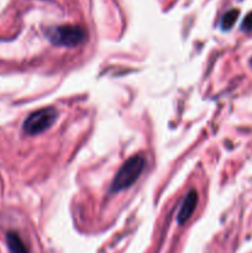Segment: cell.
Listing matches in <instances>:
<instances>
[{
  "mask_svg": "<svg viewBox=\"0 0 252 253\" xmlns=\"http://www.w3.org/2000/svg\"><path fill=\"white\" fill-rule=\"evenodd\" d=\"M145 166H146V159L144 156L136 154V156L130 157L118 170L117 175L111 182V193H119L124 189L130 188L144 172Z\"/></svg>",
  "mask_w": 252,
  "mask_h": 253,
  "instance_id": "6da1fadb",
  "label": "cell"
},
{
  "mask_svg": "<svg viewBox=\"0 0 252 253\" xmlns=\"http://www.w3.org/2000/svg\"><path fill=\"white\" fill-rule=\"evenodd\" d=\"M49 38L56 46L77 47L87 38V31L78 25H62L49 31Z\"/></svg>",
  "mask_w": 252,
  "mask_h": 253,
  "instance_id": "7a4b0ae2",
  "label": "cell"
},
{
  "mask_svg": "<svg viewBox=\"0 0 252 253\" xmlns=\"http://www.w3.org/2000/svg\"><path fill=\"white\" fill-rule=\"evenodd\" d=\"M57 120V110L54 108H42L27 116L22 129L27 135L35 136L49 130Z\"/></svg>",
  "mask_w": 252,
  "mask_h": 253,
  "instance_id": "3957f363",
  "label": "cell"
},
{
  "mask_svg": "<svg viewBox=\"0 0 252 253\" xmlns=\"http://www.w3.org/2000/svg\"><path fill=\"white\" fill-rule=\"evenodd\" d=\"M197 204H198V193L195 190H190L185 195L183 202H182L181 210H179L178 216H177V221H178L179 225L185 224L192 218L195 207H197Z\"/></svg>",
  "mask_w": 252,
  "mask_h": 253,
  "instance_id": "277c9868",
  "label": "cell"
},
{
  "mask_svg": "<svg viewBox=\"0 0 252 253\" xmlns=\"http://www.w3.org/2000/svg\"><path fill=\"white\" fill-rule=\"evenodd\" d=\"M6 243H8V247L11 253H29V250L22 242L21 237L17 232H8Z\"/></svg>",
  "mask_w": 252,
  "mask_h": 253,
  "instance_id": "5b68a950",
  "label": "cell"
},
{
  "mask_svg": "<svg viewBox=\"0 0 252 253\" xmlns=\"http://www.w3.org/2000/svg\"><path fill=\"white\" fill-rule=\"evenodd\" d=\"M240 15V11L237 10V9H231V10H229L228 13H225V15L222 17L221 19V22H220V26H221V29L224 30V31H228V30H230L231 27L235 25L236 20H237V17H239Z\"/></svg>",
  "mask_w": 252,
  "mask_h": 253,
  "instance_id": "8992f818",
  "label": "cell"
},
{
  "mask_svg": "<svg viewBox=\"0 0 252 253\" xmlns=\"http://www.w3.org/2000/svg\"><path fill=\"white\" fill-rule=\"evenodd\" d=\"M241 30L242 31H246V33L252 31V13L247 14L246 15V17H245L244 21H242L241 24Z\"/></svg>",
  "mask_w": 252,
  "mask_h": 253,
  "instance_id": "52a82bcc",
  "label": "cell"
},
{
  "mask_svg": "<svg viewBox=\"0 0 252 253\" xmlns=\"http://www.w3.org/2000/svg\"><path fill=\"white\" fill-rule=\"evenodd\" d=\"M251 65H252V58H251Z\"/></svg>",
  "mask_w": 252,
  "mask_h": 253,
  "instance_id": "ba28073f",
  "label": "cell"
}]
</instances>
